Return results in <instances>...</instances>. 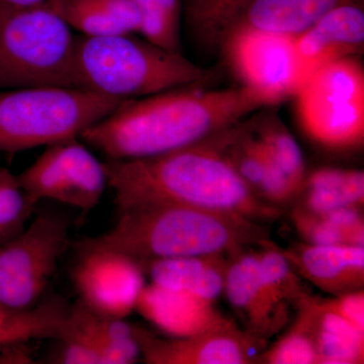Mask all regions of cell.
<instances>
[{
	"mask_svg": "<svg viewBox=\"0 0 364 364\" xmlns=\"http://www.w3.org/2000/svg\"><path fill=\"white\" fill-rule=\"evenodd\" d=\"M136 310L171 338H188L239 328L235 321L215 308L214 301L154 284L144 287Z\"/></svg>",
	"mask_w": 364,
	"mask_h": 364,
	"instance_id": "13",
	"label": "cell"
},
{
	"mask_svg": "<svg viewBox=\"0 0 364 364\" xmlns=\"http://www.w3.org/2000/svg\"><path fill=\"white\" fill-rule=\"evenodd\" d=\"M76 37L53 6L0 4V90L79 87Z\"/></svg>",
	"mask_w": 364,
	"mask_h": 364,
	"instance_id": "6",
	"label": "cell"
},
{
	"mask_svg": "<svg viewBox=\"0 0 364 364\" xmlns=\"http://www.w3.org/2000/svg\"><path fill=\"white\" fill-rule=\"evenodd\" d=\"M71 220L42 210L13 240L0 245V306L25 310L38 303L68 244Z\"/></svg>",
	"mask_w": 364,
	"mask_h": 364,
	"instance_id": "9",
	"label": "cell"
},
{
	"mask_svg": "<svg viewBox=\"0 0 364 364\" xmlns=\"http://www.w3.org/2000/svg\"><path fill=\"white\" fill-rule=\"evenodd\" d=\"M117 210L143 203H174L272 223L282 208L260 200L242 181L212 138L141 159L102 162Z\"/></svg>",
	"mask_w": 364,
	"mask_h": 364,
	"instance_id": "2",
	"label": "cell"
},
{
	"mask_svg": "<svg viewBox=\"0 0 364 364\" xmlns=\"http://www.w3.org/2000/svg\"><path fill=\"white\" fill-rule=\"evenodd\" d=\"M287 331L267 350L255 356L261 364H318V296H312L296 311Z\"/></svg>",
	"mask_w": 364,
	"mask_h": 364,
	"instance_id": "27",
	"label": "cell"
},
{
	"mask_svg": "<svg viewBox=\"0 0 364 364\" xmlns=\"http://www.w3.org/2000/svg\"><path fill=\"white\" fill-rule=\"evenodd\" d=\"M78 85L129 100L191 85H208L214 72L134 33L76 37Z\"/></svg>",
	"mask_w": 364,
	"mask_h": 364,
	"instance_id": "4",
	"label": "cell"
},
{
	"mask_svg": "<svg viewBox=\"0 0 364 364\" xmlns=\"http://www.w3.org/2000/svg\"><path fill=\"white\" fill-rule=\"evenodd\" d=\"M275 107H263L253 112L246 123L296 196L306 176L305 157Z\"/></svg>",
	"mask_w": 364,
	"mask_h": 364,
	"instance_id": "22",
	"label": "cell"
},
{
	"mask_svg": "<svg viewBox=\"0 0 364 364\" xmlns=\"http://www.w3.org/2000/svg\"><path fill=\"white\" fill-rule=\"evenodd\" d=\"M141 356L149 364H250L259 348L241 328L188 338H160L133 326Z\"/></svg>",
	"mask_w": 364,
	"mask_h": 364,
	"instance_id": "12",
	"label": "cell"
},
{
	"mask_svg": "<svg viewBox=\"0 0 364 364\" xmlns=\"http://www.w3.org/2000/svg\"><path fill=\"white\" fill-rule=\"evenodd\" d=\"M33 363V358L28 355L26 348L21 344L4 347L0 352V364H28Z\"/></svg>",
	"mask_w": 364,
	"mask_h": 364,
	"instance_id": "34",
	"label": "cell"
},
{
	"mask_svg": "<svg viewBox=\"0 0 364 364\" xmlns=\"http://www.w3.org/2000/svg\"><path fill=\"white\" fill-rule=\"evenodd\" d=\"M207 85L181 86L124 100L79 139L107 159H141L207 141L267 107L241 86Z\"/></svg>",
	"mask_w": 364,
	"mask_h": 364,
	"instance_id": "1",
	"label": "cell"
},
{
	"mask_svg": "<svg viewBox=\"0 0 364 364\" xmlns=\"http://www.w3.org/2000/svg\"><path fill=\"white\" fill-rule=\"evenodd\" d=\"M250 0H182L189 36L205 52H220Z\"/></svg>",
	"mask_w": 364,
	"mask_h": 364,
	"instance_id": "25",
	"label": "cell"
},
{
	"mask_svg": "<svg viewBox=\"0 0 364 364\" xmlns=\"http://www.w3.org/2000/svg\"><path fill=\"white\" fill-rule=\"evenodd\" d=\"M230 256L198 255L158 259L145 263L152 284L188 291L215 301L224 293Z\"/></svg>",
	"mask_w": 364,
	"mask_h": 364,
	"instance_id": "18",
	"label": "cell"
},
{
	"mask_svg": "<svg viewBox=\"0 0 364 364\" xmlns=\"http://www.w3.org/2000/svg\"><path fill=\"white\" fill-rule=\"evenodd\" d=\"M16 177L36 205L54 200L85 214L97 207L107 188L104 164L78 139L46 146Z\"/></svg>",
	"mask_w": 364,
	"mask_h": 364,
	"instance_id": "10",
	"label": "cell"
},
{
	"mask_svg": "<svg viewBox=\"0 0 364 364\" xmlns=\"http://www.w3.org/2000/svg\"><path fill=\"white\" fill-rule=\"evenodd\" d=\"M0 308H2V306H0Z\"/></svg>",
	"mask_w": 364,
	"mask_h": 364,
	"instance_id": "36",
	"label": "cell"
},
{
	"mask_svg": "<svg viewBox=\"0 0 364 364\" xmlns=\"http://www.w3.org/2000/svg\"><path fill=\"white\" fill-rule=\"evenodd\" d=\"M299 127L322 149L346 152L364 142V68L359 57L328 62L294 97Z\"/></svg>",
	"mask_w": 364,
	"mask_h": 364,
	"instance_id": "7",
	"label": "cell"
},
{
	"mask_svg": "<svg viewBox=\"0 0 364 364\" xmlns=\"http://www.w3.org/2000/svg\"><path fill=\"white\" fill-rule=\"evenodd\" d=\"M140 11L138 33L148 42L181 52L182 0H133Z\"/></svg>",
	"mask_w": 364,
	"mask_h": 364,
	"instance_id": "29",
	"label": "cell"
},
{
	"mask_svg": "<svg viewBox=\"0 0 364 364\" xmlns=\"http://www.w3.org/2000/svg\"><path fill=\"white\" fill-rule=\"evenodd\" d=\"M220 52L238 86L267 107H279L294 98L310 76L299 57L296 38L237 25Z\"/></svg>",
	"mask_w": 364,
	"mask_h": 364,
	"instance_id": "8",
	"label": "cell"
},
{
	"mask_svg": "<svg viewBox=\"0 0 364 364\" xmlns=\"http://www.w3.org/2000/svg\"><path fill=\"white\" fill-rule=\"evenodd\" d=\"M363 170L320 167L306 172L291 205L314 214H325L339 208H363Z\"/></svg>",
	"mask_w": 364,
	"mask_h": 364,
	"instance_id": "21",
	"label": "cell"
},
{
	"mask_svg": "<svg viewBox=\"0 0 364 364\" xmlns=\"http://www.w3.org/2000/svg\"><path fill=\"white\" fill-rule=\"evenodd\" d=\"M318 364L364 363V332L326 306L318 298Z\"/></svg>",
	"mask_w": 364,
	"mask_h": 364,
	"instance_id": "28",
	"label": "cell"
},
{
	"mask_svg": "<svg viewBox=\"0 0 364 364\" xmlns=\"http://www.w3.org/2000/svg\"><path fill=\"white\" fill-rule=\"evenodd\" d=\"M57 340L61 344L52 358L53 363L102 364V355L95 342L72 322L70 313L65 328Z\"/></svg>",
	"mask_w": 364,
	"mask_h": 364,
	"instance_id": "32",
	"label": "cell"
},
{
	"mask_svg": "<svg viewBox=\"0 0 364 364\" xmlns=\"http://www.w3.org/2000/svg\"><path fill=\"white\" fill-rule=\"evenodd\" d=\"M326 306L345 320L364 332V291L363 289L341 294L332 299H323Z\"/></svg>",
	"mask_w": 364,
	"mask_h": 364,
	"instance_id": "33",
	"label": "cell"
},
{
	"mask_svg": "<svg viewBox=\"0 0 364 364\" xmlns=\"http://www.w3.org/2000/svg\"><path fill=\"white\" fill-rule=\"evenodd\" d=\"M70 309L71 306L58 296L25 310L0 308V346L23 344L31 340L58 339Z\"/></svg>",
	"mask_w": 364,
	"mask_h": 364,
	"instance_id": "23",
	"label": "cell"
},
{
	"mask_svg": "<svg viewBox=\"0 0 364 364\" xmlns=\"http://www.w3.org/2000/svg\"><path fill=\"white\" fill-rule=\"evenodd\" d=\"M116 226L88 245L114 249L141 263L198 255L232 256L268 239L265 224L174 205L143 203L119 210Z\"/></svg>",
	"mask_w": 364,
	"mask_h": 364,
	"instance_id": "3",
	"label": "cell"
},
{
	"mask_svg": "<svg viewBox=\"0 0 364 364\" xmlns=\"http://www.w3.org/2000/svg\"><path fill=\"white\" fill-rule=\"evenodd\" d=\"M123 100L64 86L0 90V153L16 154L79 139Z\"/></svg>",
	"mask_w": 364,
	"mask_h": 364,
	"instance_id": "5",
	"label": "cell"
},
{
	"mask_svg": "<svg viewBox=\"0 0 364 364\" xmlns=\"http://www.w3.org/2000/svg\"><path fill=\"white\" fill-rule=\"evenodd\" d=\"M291 220L305 243L312 245H351L346 235L323 215L291 205Z\"/></svg>",
	"mask_w": 364,
	"mask_h": 364,
	"instance_id": "31",
	"label": "cell"
},
{
	"mask_svg": "<svg viewBox=\"0 0 364 364\" xmlns=\"http://www.w3.org/2000/svg\"><path fill=\"white\" fill-rule=\"evenodd\" d=\"M258 260L263 282L277 312L289 322L291 309L299 306L312 298L310 289L304 284L301 275L291 267L282 249L269 239L261 241Z\"/></svg>",
	"mask_w": 364,
	"mask_h": 364,
	"instance_id": "26",
	"label": "cell"
},
{
	"mask_svg": "<svg viewBox=\"0 0 364 364\" xmlns=\"http://www.w3.org/2000/svg\"><path fill=\"white\" fill-rule=\"evenodd\" d=\"M54 9L86 37L138 33L140 11L133 0H57Z\"/></svg>",
	"mask_w": 364,
	"mask_h": 364,
	"instance_id": "20",
	"label": "cell"
},
{
	"mask_svg": "<svg viewBox=\"0 0 364 364\" xmlns=\"http://www.w3.org/2000/svg\"><path fill=\"white\" fill-rule=\"evenodd\" d=\"M224 294L240 318L242 330L258 347L287 325L268 294L256 251L245 249L230 256Z\"/></svg>",
	"mask_w": 364,
	"mask_h": 364,
	"instance_id": "14",
	"label": "cell"
},
{
	"mask_svg": "<svg viewBox=\"0 0 364 364\" xmlns=\"http://www.w3.org/2000/svg\"><path fill=\"white\" fill-rule=\"evenodd\" d=\"M246 119L212 136V140L260 200L279 208L291 205L296 196L293 188L273 164Z\"/></svg>",
	"mask_w": 364,
	"mask_h": 364,
	"instance_id": "15",
	"label": "cell"
},
{
	"mask_svg": "<svg viewBox=\"0 0 364 364\" xmlns=\"http://www.w3.org/2000/svg\"><path fill=\"white\" fill-rule=\"evenodd\" d=\"M346 4L363 0H250L237 25L298 38L326 13Z\"/></svg>",
	"mask_w": 364,
	"mask_h": 364,
	"instance_id": "19",
	"label": "cell"
},
{
	"mask_svg": "<svg viewBox=\"0 0 364 364\" xmlns=\"http://www.w3.org/2000/svg\"><path fill=\"white\" fill-rule=\"evenodd\" d=\"M282 252L301 279L324 293L337 296L363 289L364 246L301 242Z\"/></svg>",
	"mask_w": 364,
	"mask_h": 364,
	"instance_id": "16",
	"label": "cell"
},
{
	"mask_svg": "<svg viewBox=\"0 0 364 364\" xmlns=\"http://www.w3.org/2000/svg\"><path fill=\"white\" fill-rule=\"evenodd\" d=\"M57 0H0V4L14 7L54 6Z\"/></svg>",
	"mask_w": 364,
	"mask_h": 364,
	"instance_id": "35",
	"label": "cell"
},
{
	"mask_svg": "<svg viewBox=\"0 0 364 364\" xmlns=\"http://www.w3.org/2000/svg\"><path fill=\"white\" fill-rule=\"evenodd\" d=\"M72 280L80 299L95 312L124 318L134 310L145 284L140 261L114 250L79 242Z\"/></svg>",
	"mask_w": 364,
	"mask_h": 364,
	"instance_id": "11",
	"label": "cell"
},
{
	"mask_svg": "<svg viewBox=\"0 0 364 364\" xmlns=\"http://www.w3.org/2000/svg\"><path fill=\"white\" fill-rule=\"evenodd\" d=\"M296 45L310 75L328 62L360 56L364 47L363 4L334 7L296 38Z\"/></svg>",
	"mask_w": 364,
	"mask_h": 364,
	"instance_id": "17",
	"label": "cell"
},
{
	"mask_svg": "<svg viewBox=\"0 0 364 364\" xmlns=\"http://www.w3.org/2000/svg\"><path fill=\"white\" fill-rule=\"evenodd\" d=\"M36 205L16 174L0 168V245L13 240L26 229Z\"/></svg>",
	"mask_w": 364,
	"mask_h": 364,
	"instance_id": "30",
	"label": "cell"
},
{
	"mask_svg": "<svg viewBox=\"0 0 364 364\" xmlns=\"http://www.w3.org/2000/svg\"><path fill=\"white\" fill-rule=\"evenodd\" d=\"M70 318L97 345L102 364H131L140 358L133 326L124 318L95 312L80 301L71 306Z\"/></svg>",
	"mask_w": 364,
	"mask_h": 364,
	"instance_id": "24",
	"label": "cell"
}]
</instances>
